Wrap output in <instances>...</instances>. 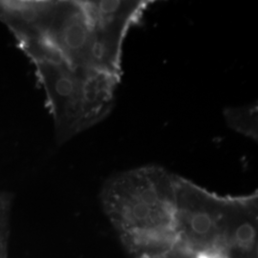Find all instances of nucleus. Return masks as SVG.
I'll use <instances>...</instances> for the list:
<instances>
[{
	"instance_id": "obj_2",
	"label": "nucleus",
	"mask_w": 258,
	"mask_h": 258,
	"mask_svg": "<svg viewBox=\"0 0 258 258\" xmlns=\"http://www.w3.org/2000/svg\"><path fill=\"white\" fill-rule=\"evenodd\" d=\"M103 211L133 258H179L174 174L148 166L103 185Z\"/></svg>"
},
{
	"instance_id": "obj_4",
	"label": "nucleus",
	"mask_w": 258,
	"mask_h": 258,
	"mask_svg": "<svg viewBox=\"0 0 258 258\" xmlns=\"http://www.w3.org/2000/svg\"><path fill=\"white\" fill-rule=\"evenodd\" d=\"M257 103L224 110L226 122L231 129L254 141H257Z\"/></svg>"
},
{
	"instance_id": "obj_1",
	"label": "nucleus",
	"mask_w": 258,
	"mask_h": 258,
	"mask_svg": "<svg viewBox=\"0 0 258 258\" xmlns=\"http://www.w3.org/2000/svg\"><path fill=\"white\" fill-rule=\"evenodd\" d=\"M0 21L31 60H57L120 80L122 45L139 15L123 0L0 1Z\"/></svg>"
},
{
	"instance_id": "obj_3",
	"label": "nucleus",
	"mask_w": 258,
	"mask_h": 258,
	"mask_svg": "<svg viewBox=\"0 0 258 258\" xmlns=\"http://www.w3.org/2000/svg\"><path fill=\"white\" fill-rule=\"evenodd\" d=\"M32 62L46 96L58 145L110 114L120 79L57 60L36 58Z\"/></svg>"
}]
</instances>
